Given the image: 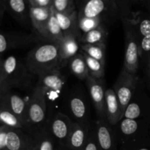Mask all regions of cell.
<instances>
[{"instance_id":"23","label":"cell","mask_w":150,"mask_h":150,"mask_svg":"<svg viewBox=\"0 0 150 150\" xmlns=\"http://www.w3.org/2000/svg\"><path fill=\"white\" fill-rule=\"evenodd\" d=\"M40 37L45 41L56 42L58 44H59L64 38V35H63L62 31L57 21V19L56 18L53 9L51 17L42 32L40 35Z\"/></svg>"},{"instance_id":"3","label":"cell","mask_w":150,"mask_h":150,"mask_svg":"<svg viewBox=\"0 0 150 150\" xmlns=\"http://www.w3.org/2000/svg\"><path fill=\"white\" fill-rule=\"evenodd\" d=\"M46 91L39 85H35L28 103V133L30 135L46 126Z\"/></svg>"},{"instance_id":"26","label":"cell","mask_w":150,"mask_h":150,"mask_svg":"<svg viewBox=\"0 0 150 150\" xmlns=\"http://www.w3.org/2000/svg\"><path fill=\"white\" fill-rule=\"evenodd\" d=\"M67 65L70 71L79 80H86L89 76V70L81 51L73 57Z\"/></svg>"},{"instance_id":"2","label":"cell","mask_w":150,"mask_h":150,"mask_svg":"<svg viewBox=\"0 0 150 150\" xmlns=\"http://www.w3.org/2000/svg\"><path fill=\"white\" fill-rule=\"evenodd\" d=\"M24 62L29 71L38 77L59 68V45L56 42L45 41L31 49Z\"/></svg>"},{"instance_id":"6","label":"cell","mask_w":150,"mask_h":150,"mask_svg":"<svg viewBox=\"0 0 150 150\" xmlns=\"http://www.w3.org/2000/svg\"><path fill=\"white\" fill-rule=\"evenodd\" d=\"M118 2L111 0H89L80 2L78 6L79 16L88 18L100 19L105 21L109 15L121 14L122 19L127 15L125 14L124 9Z\"/></svg>"},{"instance_id":"40","label":"cell","mask_w":150,"mask_h":150,"mask_svg":"<svg viewBox=\"0 0 150 150\" xmlns=\"http://www.w3.org/2000/svg\"><path fill=\"white\" fill-rule=\"evenodd\" d=\"M120 150H135V149H131V148H127V147H124V146H120Z\"/></svg>"},{"instance_id":"17","label":"cell","mask_w":150,"mask_h":150,"mask_svg":"<svg viewBox=\"0 0 150 150\" xmlns=\"http://www.w3.org/2000/svg\"><path fill=\"white\" fill-rule=\"evenodd\" d=\"M32 135L22 129L8 127L6 150H33Z\"/></svg>"},{"instance_id":"14","label":"cell","mask_w":150,"mask_h":150,"mask_svg":"<svg viewBox=\"0 0 150 150\" xmlns=\"http://www.w3.org/2000/svg\"><path fill=\"white\" fill-rule=\"evenodd\" d=\"M38 40V38L33 35L16 32H0V57L7 51L24 48Z\"/></svg>"},{"instance_id":"30","label":"cell","mask_w":150,"mask_h":150,"mask_svg":"<svg viewBox=\"0 0 150 150\" xmlns=\"http://www.w3.org/2000/svg\"><path fill=\"white\" fill-rule=\"evenodd\" d=\"M84 57L89 76L97 79H103L105 76V63L89 57L84 53L81 52Z\"/></svg>"},{"instance_id":"33","label":"cell","mask_w":150,"mask_h":150,"mask_svg":"<svg viewBox=\"0 0 150 150\" xmlns=\"http://www.w3.org/2000/svg\"><path fill=\"white\" fill-rule=\"evenodd\" d=\"M84 150H100L98 141H97L96 133H95V124H92V123H91L89 126V136H88L87 142L85 146Z\"/></svg>"},{"instance_id":"25","label":"cell","mask_w":150,"mask_h":150,"mask_svg":"<svg viewBox=\"0 0 150 150\" xmlns=\"http://www.w3.org/2000/svg\"><path fill=\"white\" fill-rule=\"evenodd\" d=\"M51 13H52V7L51 8L29 7L31 23L39 36L45 28L46 23H48Z\"/></svg>"},{"instance_id":"43","label":"cell","mask_w":150,"mask_h":150,"mask_svg":"<svg viewBox=\"0 0 150 150\" xmlns=\"http://www.w3.org/2000/svg\"><path fill=\"white\" fill-rule=\"evenodd\" d=\"M56 150H62L61 149H56Z\"/></svg>"},{"instance_id":"4","label":"cell","mask_w":150,"mask_h":150,"mask_svg":"<svg viewBox=\"0 0 150 150\" xmlns=\"http://www.w3.org/2000/svg\"><path fill=\"white\" fill-rule=\"evenodd\" d=\"M33 74L26 67L24 61L15 56H9L3 62L1 78L5 79L12 88H27L32 84Z\"/></svg>"},{"instance_id":"15","label":"cell","mask_w":150,"mask_h":150,"mask_svg":"<svg viewBox=\"0 0 150 150\" xmlns=\"http://www.w3.org/2000/svg\"><path fill=\"white\" fill-rule=\"evenodd\" d=\"M94 124L100 150H117L118 142L112 126L105 120H97Z\"/></svg>"},{"instance_id":"10","label":"cell","mask_w":150,"mask_h":150,"mask_svg":"<svg viewBox=\"0 0 150 150\" xmlns=\"http://www.w3.org/2000/svg\"><path fill=\"white\" fill-rule=\"evenodd\" d=\"M86 83L96 112L97 120H105V92L107 89H105L104 79H97L89 76Z\"/></svg>"},{"instance_id":"34","label":"cell","mask_w":150,"mask_h":150,"mask_svg":"<svg viewBox=\"0 0 150 150\" xmlns=\"http://www.w3.org/2000/svg\"><path fill=\"white\" fill-rule=\"evenodd\" d=\"M29 7L34 8H51L53 0H26Z\"/></svg>"},{"instance_id":"22","label":"cell","mask_w":150,"mask_h":150,"mask_svg":"<svg viewBox=\"0 0 150 150\" xmlns=\"http://www.w3.org/2000/svg\"><path fill=\"white\" fill-rule=\"evenodd\" d=\"M60 28L64 36L65 35H74L80 38L81 36L79 28V15L78 10L69 15H63L54 12Z\"/></svg>"},{"instance_id":"41","label":"cell","mask_w":150,"mask_h":150,"mask_svg":"<svg viewBox=\"0 0 150 150\" xmlns=\"http://www.w3.org/2000/svg\"><path fill=\"white\" fill-rule=\"evenodd\" d=\"M147 146H149L150 147V133H149V138H148V141H147Z\"/></svg>"},{"instance_id":"1","label":"cell","mask_w":150,"mask_h":150,"mask_svg":"<svg viewBox=\"0 0 150 150\" xmlns=\"http://www.w3.org/2000/svg\"><path fill=\"white\" fill-rule=\"evenodd\" d=\"M120 146L137 149L147 146L150 133V119L130 120L123 118L113 127Z\"/></svg>"},{"instance_id":"42","label":"cell","mask_w":150,"mask_h":150,"mask_svg":"<svg viewBox=\"0 0 150 150\" xmlns=\"http://www.w3.org/2000/svg\"><path fill=\"white\" fill-rule=\"evenodd\" d=\"M148 7H149V13H150V3H149V5H148Z\"/></svg>"},{"instance_id":"27","label":"cell","mask_w":150,"mask_h":150,"mask_svg":"<svg viewBox=\"0 0 150 150\" xmlns=\"http://www.w3.org/2000/svg\"><path fill=\"white\" fill-rule=\"evenodd\" d=\"M108 31L105 25H101L96 29L83 34L79 38L81 44H100L105 43Z\"/></svg>"},{"instance_id":"19","label":"cell","mask_w":150,"mask_h":150,"mask_svg":"<svg viewBox=\"0 0 150 150\" xmlns=\"http://www.w3.org/2000/svg\"><path fill=\"white\" fill-rule=\"evenodd\" d=\"M123 118L124 111L117 95L112 88L107 89L105 92V120L110 125L114 127Z\"/></svg>"},{"instance_id":"9","label":"cell","mask_w":150,"mask_h":150,"mask_svg":"<svg viewBox=\"0 0 150 150\" xmlns=\"http://www.w3.org/2000/svg\"><path fill=\"white\" fill-rule=\"evenodd\" d=\"M66 108L69 117L73 122L83 125H89V110L86 96L79 90L70 92L66 100Z\"/></svg>"},{"instance_id":"13","label":"cell","mask_w":150,"mask_h":150,"mask_svg":"<svg viewBox=\"0 0 150 150\" xmlns=\"http://www.w3.org/2000/svg\"><path fill=\"white\" fill-rule=\"evenodd\" d=\"M0 107L17 116L25 125L28 133V103L23 98L9 90L0 96Z\"/></svg>"},{"instance_id":"32","label":"cell","mask_w":150,"mask_h":150,"mask_svg":"<svg viewBox=\"0 0 150 150\" xmlns=\"http://www.w3.org/2000/svg\"><path fill=\"white\" fill-rule=\"evenodd\" d=\"M101 25H105V23L100 19L88 18L79 16V28L81 35L96 29Z\"/></svg>"},{"instance_id":"18","label":"cell","mask_w":150,"mask_h":150,"mask_svg":"<svg viewBox=\"0 0 150 150\" xmlns=\"http://www.w3.org/2000/svg\"><path fill=\"white\" fill-rule=\"evenodd\" d=\"M2 3L5 11L20 24L25 27L32 25L26 0H2Z\"/></svg>"},{"instance_id":"29","label":"cell","mask_w":150,"mask_h":150,"mask_svg":"<svg viewBox=\"0 0 150 150\" xmlns=\"http://www.w3.org/2000/svg\"><path fill=\"white\" fill-rule=\"evenodd\" d=\"M81 52L84 53L89 57L105 63L106 46L105 43L100 44H81Z\"/></svg>"},{"instance_id":"11","label":"cell","mask_w":150,"mask_h":150,"mask_svg":"<svg viewBox=\"0 0 150 150\" xmlns=\"http://www.w3.org/2000/svg\"><path fill=\"white\" fill-rule=\"evenodd\" d=\"M124 118L150 119V98L139 89V86L125 111Z\"/></svg>"},{"instance_id":"21","label":"cell","mask_w":150,"mask_h":150,"mask_svg":"<svg viewBox=\"0 0 150 150\" xmlns=\"http://www.w3.org/2000/svg\"><path fill=\"white\" fill-rule=\"evenodd\" d=\"M79 38L74 35H65L59 45V68L68 64L69 62L76 54L79 48Z\"/></svg>"},{"instance_id":"24","label":"cell","mask_w":150,"mask_h":150,"mask_svg":"<svg viewBox=\"0 0 150 150\" xmlns=\"http://www.w3.org/2000/svg\"><path fill=\"white\" fill-rule=\"evenodd\" d=\"M34 140L33 150H56L55 140L47 125L32 134Z\"/></svg>"},{"instance_id":"37","label":"cell","mask_w":150,"mask_h":150,"mask_svg":"<svg viewBox=\"0 0 150 150\" xmlns=\"http://www.w3.org/2000/svg\"><path fill=\"white\" fill-rule=\"evenodd\" d=\"M146 75H147V83L150 89V54L147 57V70H146Z\"/></svg>"},{"instance_id":"31","label":"cell","mask_w":150,"mask_h":150,"mask_svg":"<svg viewBox=\"0 0 150 150\" xmlns=\"http://www.w3.org/2000/svg\"><path fill=\"white\" fill-rule=\"evenodd\" d=\"M76 7V3L73 0H53L52 9L59 14H71L77 10Z\"/></svg>"},{"instance_id":"35","label":"cell","mask_w":150,"mask_h":150,"mask_svg":"<svg viewBox=\"0 0 150 150\" xmlns=\"http://www.w3.org/2000/svg\"><path fill=\"white\" fill-rule=\"evenodd\" d=\"M8 127L0 125V150H6Z\"/></svg>"},{"instance_id":"20","label":"cell","mask_w":150,"mask_h":150,"mask_svg":"<svg viewBox=\"0 0 150 150\" xmlns=\"http://www.w3.org/2000/svg\"><path fill=\"white\" fill-rule=\"evenodd\" d=\"M90 124L83 125L73 122L67 142V149L84 150L89 136Z\"/></svg>"},{"instance_id":"5","label":"cell","mask_w":150,"mask_h":150,"mask_svg":"<svg viewBox=\"0 0 150 150\" xmlns=\"http://www.w3.org/2000/svg\"><path fill=\"white\" fill-rule=\"evenodd\" d=\"M122 25L125 38V51L122 69L129 73L136 75L139 67V59L141 58L140 47L131 17L124 18Z\"/></svg>"},{"instance_id":"12","label":"cell","mask_w":150,"mask_h":150,"mask_svg":"<svg viewBox=\"0 0 150 150\" xmlns=\"http://www.w3.org/2000/svg\"><path fill=\"white\" fill-rule=\"evenodd\" d=\"M134 31L139 40L141 57L150 54V16L139 13L131 17Z\"/></svg>"},{"instance_id":"16","label":"cell","mask_w":150,"mask_h":150,"mask_svg":"<svg viewBox=\"0 0 150 150\" xmlns=\"http://www.w3.org/2000/svg\"><path fill=\"white\" fill-rule=\"evenodd\" d=\"M66 83V77L62 73L60 68L48 71L38 76L37 84L48 92L59 94L63 91Z\"/></svg>"},{"instance_id":"36","label":"cell","mask_w":150,"mask_h":150,"mask_svg":"<svg viewBox=\"0 0 150 150\" xmlns=\"http://www.w3.org/2000/svg\"><path fill=\"white\" fill-rule=\"evenodd\" d=\"M12 86L3 78H0V96L9 90H11Z\"/></svg>"},{"instance_id":"39","label":"cell","mask_w":150,"mask_h":150,"mask_svg":"<svg viewBox=\"0 0 150 150\" xmlns=\"http://www.w3.org/2000/svg\"><path fill=\"white\" fill-rule=\"evenodd\" d=\"M3 62L4 59H1V57H0V78H1V73H2V67H3Z\"/></svg>"},{"instance_id":"38","label":"cell","mask_w":150,"mask_h":150,"mask_svg":"<svg viewBox=\"0 0 150 150\" xmlns=\"http://www.w3.org/2000/svg\"><path fill=\"white\" fill-rule=\"evenodd\" d=\"M5 12V8H4V4L2 3V0H0V23H1V21H2L3 16H4Z\"/></svg>"},{"instance_id":"8","label":"cell","mask_w":150,"mask_h":150,"mask_svg":"<svg viewBox=\"0 0 150 150\" xmlns=\"http://www.w3.org/2000/svg\"><path fill=\"white\" fill-rule=\"evenodd\" d=\"M139 86V78L122 69L112 89L117 95L123 111L130 103Z\"/></svg>"},{"instance_id":"28","label":"cell","mask_w":150,"mask_h":150,"mask_svg":"<svg viewBox=\"0 0 150 150\" xmlns=\"http://www.w3.org/2000/svg\"><path fill=\"white\" fill-rule=\"evenodd\" d=\"M0 125L10 128L22 129L26 131V127L23 122L11 111L2 107H0Z\"/></svg>"},{"instance_id":"7","label":"cell","mask_w":150,"mask_h":150,"mask_svg":"<svg viewBox=\"0 0 150 150\" xmlns=\"http://www.w3.org/2000/svg\"><path fill=\"white\" fill-rule=\"evenodd\" d=\"M73 121L67 114L58 111L47 121V127L62 150L67 149V142Z\"/></svg>"}]
</instances>
